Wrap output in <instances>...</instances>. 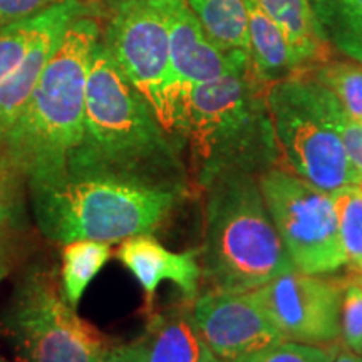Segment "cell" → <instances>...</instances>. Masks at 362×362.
I'll return each mask as SVG.
<instances>
[{
    "instance_id": "obj_1",
    "label": "cell",
    "mask_w": 362,
    "mask_h": 362,
    "mask_svg": "<svg viewBox=\"0 0 362 362\" xmlns=\"http://www.w3.org/2000/svg\"><path fill=\"white\" fill-rule=\"evenodd\" d=\"M180 151L181 143L160 124L99 37L86 84L84 133L67 171L116 173L188 188Z\"/></svg>"
},
{
    "instance_id": "obj_2",
    "label": "cell",
    "mask_w": 362,
    "mask_h": 362,
    "mask_svg": "<svg viewBox=\"0 0 362 362\" xmlns=\"http://www.w3.org/2000/svg\"><path fill=\"white\" fill-rule=\"evenodd\" d=\"M99 37L98 22L89 12L67 25L6 134L0 156L29 185L56 180L67 171L71 153L84 133L86 84Z\"/></svg>"
},
{
    "instance_id": "obj_3",
    "label": "cell",
    "mask_w": 362,
    "mask_h": 362,
    "mask_svg": "<svg viewBox=\"0 0 362 362\" xmlns=\"http://www.w3.org/2000/svg\"><path fill=\"white\" fill-rule=\"evenodd\" d=\"M29 187L40 232L64 245L76 240L112 243L151 235L189 192L99 171H66Z\"/></svg>"
},
{
    "instance_id": "obj_4",
    "label": "cell",
    "mask_w": 362,
    "mask_h": 362,
    "mask_svg": "<svg viewBox=\"0 0 362 362\" xmlns=\"http://www.w3.org/2000/svg\"><path fill=\"white\" fill-rule=\"evenodd\" d=\"M267 90L252 66L189 89L181 138L198 188L221 175L259 176L282 163Z\"/></svg>"
},
{
    "instance_id": "obj_5",
    "label": "cell",
    "mask_w": 362,
    "mask_h": 362,
    "mask_svg": "<svg viewBox=\"0 0 362 362\" xmlns=\"http://www.w3.org/2000/svg\"><path fill=\"white\" fill-rule=\"evenodd\" d=\"M202 275L215 291H255L296 269L255 175L226 173L205 188Z\"/></svg>"
},
{
    "instance_id": "obj_6",
    "label": "cell",
    "mask_w": 362,
    "mask_h": 362,
    "mask_svg": "<svg viewBox=\"0 0 362 362\" xmlns=\"http://www.w3.org/2000/svg\"><path fill=\"white\" fill-rule=\"evenodd\" d=\"M267 104L285 168L327 193L362 185L325 116L315 79L297 74L270 84Z\"/></svg>"
},
{
    "instance_id": "obj_7",
    "label": "cell",
    "mask_w": 362,
    "mask_h": 362,
    "mask_svg": "<svg viewBox=\"0 0 362 362\" xmlns=\"http://www.w3.org/2000/svg\"><path fill=\"white\" fill-rule=\"evenodd\" d=\"M103 42L160 124L183 144L181 129L189 90L181 89L175 79L168 27L155 0H111Z\"/></svg>"
},
{
    "instance_id": "obj_8",
    "label": "cell",
    "mask_w": 362,
    "mask_h": 362,
    "mask_svg": "<svg viewBox=\"0 0 362 362\" xmlns=\"http://www.w3.org/2000/svg\"><path fill=\"white\" fill-rule=\"evenodd\" d=\"M4 325L24 362H103L110 351L42 269L27 272L17 284Z\"/></svg>"
},
{
    "instance_id": "obj_9",
    "label": "cell",
    "mask_w": 362,
    "mask_h": 362,
    "mask_svg": "<svg viewBox=\"0 0 362 362\" xmlns=\"http://www.w3.org/2000/svg\"><path fill=\"white\" fill-rule=\"evenodd\" d=\"M257 181L296 270L324 275L347 265L332 194L282 166L262 171Z\"/></svg>"
},
{
    "instance_id": "obj_10",
    "label": "cell",
    "mask_w": 362,
    "mask_h": 362,
    "mask_svg": "<svg viewBox=\"0 0 362 362\" xmlns=\"http://www.w3.org/2000/svg\"><path fill=\"white\" fill-rule=\"evenodd\" d=\"M344 280L291 270L255 288L285 341L329 346L341 339Z\"/></svg>"
},
{
    "instance_id": "obj_11",
    "label": "cell",
    "mask_w": 362,
    "mask_h": 362,
    "mask_svg": "<svg viewBox=\"0 0 362 362\" xmlns=\"http://www.w3.org/2000/svg\"><path fill=\"white\" fill-rule=\"evenodd\" d=\"M194 322L218 362H235L285 341L255 291H210L192 300Z\"/></svg>"
},
{
    "instance_id": "obj_12",
    "label": "cell",
    "mask_w": 362,
    "mask_h": 362,
    "mask_svg": "<svg viewBox=\"0 0 362 362\" xmlns=\"http://www.w3.org/2000/svg\"><path fill=\"white\" fill-rule=\"evenodd\" d=\"M168 27L170 57L173 74L183 90L193 86L216 81L226 74L248 69L250 57L232 56L220 51L208 39L188 2L185 0H155Z\"/></svg>"
},
{
    "instance_id": "obj_13",
    "label": "cell",
    "mask_w": 362,
    "mask_h": 362,
    "mask_svg": "<svg viewBox=\"0 0 362 362\" xmlns=\"http://www.w3.org/2000/svg\"><path fill=\"white\" fill-rule=\"evenodd\" d=\"M117 259L141 285L149 305L163 280L173 282L187 300L198 296V282L202 279L198 248L170 252L151 235H134L121 242Z\"/></svg>"
},
{
    "instance_id": "obj_14",
    "label": "cell",
    "mask_w": 362,
    "mask_h": 362,
    "mask_svg": "<svg viewBox=\"0 0 362 362\" xmlns=\"http://www.w3.org/2000/svg\"><path fill=\"white\" fill-rule=\"evenodd\" d=\"M134 346L141 362H218L194 322L192 300L149 317Z\"/></svg>"
},
{
    "instance_id": "obj_15",
    "label": "cell",
    "mask_w": 362,
    "mask_h": 362,
    "mask_svg": "<svg viewBox=\"0 0 362 362\" xmlns=\"http://www.w3.org/2000/svg\"><path fill=\"white\" fill-rule=\"evenodd\" d=\"M88 12L79 0H62L30 19L0 27V84L7 81L40 40L62 33L76 17Z\"/></svg>"
},
{
    "instance_id": "obj_16",
    "label": "cell",
    "mask_w": 362,
    "mask_h": 362,
    "mask_svg": "<svg viewBox=\"0 0 362 362\" xmlns=\"http://www.w3.org/2000/svg\"><path fill=\"white\" fill-rule=\"evenodd\" d=\"M248 12L252 69L267 86L297 76L304 67L296 49L282 29L259 7L255 0H245Z\"/></svg>"
},
{
    "instance_id": "obj_17",
    "label": "cell",
    "mask_w": 362,
    "mask_h": 362,
    "mask_svg": "<svg viewBox=\"0 0 362 362\" xmlns=\"http://www.w3.org/2000/svg\"><path fill=\"white\" fill-rule=\"evenodd\" d=\"M188 7L220 51L250 57L245 0H188Z\"/></svg>"
},
{
    "instance_id": "obj_18",
    "label": "cell",
    "mask_w": 362,
    "mask_h": 362,
    "mask_svg": "<svg viewBox=\"0 0 362 362\" xmlns=\"http://www.w3.org/2000/svg\"><path fill=\"white\" fill-rule=\"evenodd\" d=\"M259 7L287 35L304 67L319 61L325 40L312 12L309 0H255Z\"/></svg>"
},
{
    "instance_id": "obj_19",
    "label": "cell",
    "mask_w": 362,
    "mask_h": 362,
    "mask_svg": "<svg viewBox=\"0 0 362 362\" xmlns=\"http://www.w3.org/2000/svg\"><path fill=\"white\" fill-rule=\"evenodd\" d=\"M325 44L362 64V0H309Z\"/></svg>"
},
{
    "instance_id": "obj_20",
    "label": "cell",
    "mask_w": 362,
    "mask_h": 362,
    "mask_svg": "<svg viewBox=\"0 0 362 362\" xmlns=\"http://www.w3.org/2000/svg\"><path fill=\"white\" fill-rule=\"evenodd\" d=\"M111 257L110 243L94 240H76L62 250L61 292L67 304L76 309L88 285L96 279Z\"/></svg>"
},
{
    "instance_id": "obj_21",
    "label": "cell",
    "mask_w": 362,
    "mask_h": 362,
    "mask_svg": "<svg viewBox=\"0 0 362 362\" xmlns=\"http://www.w3.org/2000/svg\"><path fill=\"white\" fill-rule=\"evenodd\" d=\"M332 194L347 265L362 272V185L339 188Z\"/></svg>"
},
{
    "instance_id": "obj_22",
    "label": "cell",
    "mask_w": 362,
    "mask_h": 362,
    "mask_svg": "<svg viewBox=\"0 0 362 362\" xmlns=\"http://www.w3.org/2000/svg\"><path fill=\"white\" fill-rule=\"evenodd\" d=\"M312 79L327 88L352 119L362 123V64L354 61L322 64Z\"/></svg>"
},
{
    "instance_id": "obj_23",
    "label": "cell",
    "mask_w": 362,
    "mask_h": 362,
    "mask_svg": "<svg viewBox=\"0 0 362 362\" xmlns=\"http://www.w3.org/2000/svg\"><path fill=\"white\" fill-rule=\"evenodd\" d=\"M320 88V103H322L325 116L329 117L330 124L336 128L339 138L346 149V155L349 158L352 168L361 175L362 178V123L352 119L344 111V107L327 88L319 84Z\"/></svg>"
},
{
    "instance_id": "obj_24",
    "label": "cell",
    "mask_w": 362,
    "mask_h": 362,
    "mask_svg": "<svg viewBox=\"0 0 362 362\" xmlns=\"http://www.w3.org/2000/svg\"><path fill=\"white\" fill-rule=\"evenodd\" d=\"M339 347L341 346L337 342L329 346H314V344L282 341L235 362H330Z\"/></svg>"
},
{
    "instance_id": "obj_25",
    "label": "cell",
    "mask_w": 362,
    "mask_h": 362,
    "mask_svg": "<svg viewBox=\"0 0 362 362\" xmlns=\"http://www.w3.org/2000/svg\"><path fill=\"white\" fill-rule=\"evenodd\" d=\"M341 341L346 349L362 356V287L352 279L344 280Z\"/></svg>"
},
{
    "instance_id": "obj_26",
    "label": "cell",
    "mask_w": 362,
    "mask_h": 362,
    "mask_svg": "<svg viewBox=\"0 0 362 362\" xmlns=\"http://www.w3.org/2000/svg\"><path fill=\"white\" fill-rule=\"evenodd\" d=\"M16 176V171L0 156V232L7 226L16 225L19 218V194L13 183Z\"/></svg>"
},
{
    "instance_id": "obj_27",
    "label": "cell",
    "mask_w": 362,
    "mask_h": 362,
    "mask_svg": "<svg viewBox=\"0 0 362 362\" xmlns=\"http://www.w3.org/2000/svg\"><path fill=\"white\" fill-rule=\"evenodd\" d=\"M56 4L57 0H0V27L39 16Z\"/></svg>"
},
{
    "instance_id": "obj_28",
    "label": "cell",
    "mask_w": 362,
    "mask_h": 362,
    "mask_svg": "<svg viewBox=\"0 0 362 362\" xmlns=\"http://www.w3.org/2000/svg\"><path fill=\"white\" fill-rule=\"evenodd\" d=\"M103 362H141V359L134 344H129V346L110 347Z\"/></svg>"
},
{
    "instance_id": "obj_29",
    "label": "cell",
    "mask_w": 362,
    "mask_h": 362,
    "mask_svg": "<svg viewBox=\"0 0 362 362\" xmlns=\"http://www.w3.org/2000/svg\"><path fill=\"white\" fill-rule=\"evenodd\" d=\"M330 362H362V356L356 354V352H352L349 349L339 347V351L336 352V356H334V359Z\"/></svg>"
},
{
    "instance_id": "obj_30",
    "label": "cell",
    "mask_w": 362,
    "mask_h": 362,
    "mask_svg": "<svg viewBox=\"0 0 362 362\" xmlns=\"http://www.w3.org/2000/svg\"><path fill=\"white\" fill-rule=\"evenodd\" d=\"M8 267H11V259H8L6 247L0 243V282H2V280L6 279V275L8 274Z\"/></svg>"
},
{
    "instance_id": "obj_31",
    "label": "cell",
    "mask_w": 362,
    "mask_h": 362,
    "mask_svg": "<svg viewBox=\"0 0 362 362\" xmlns=\"http://www.w3.org/2000/svg\"><path fill=\"white\" fill-rule=\"evenodd\" d=\"M352 280H354V282H357L362 287V272H356L354 274V277H351Z\"/></svg>"
},
{
    "instance_id": "obj_32",
    "label": "cell",
    "mask_w": 362,
    "mask_h": 362,
    "mask_svg": "<svg viewBox=\"0 0 362 362\" xmlns=\"http://www.w3.org/2000/svg\"><path fill=\"white\" fill-rule=\"evenodd\" d=\"M0 362H7L6 359H2V357H0Z\"/></svg>"
}]
</instances>
